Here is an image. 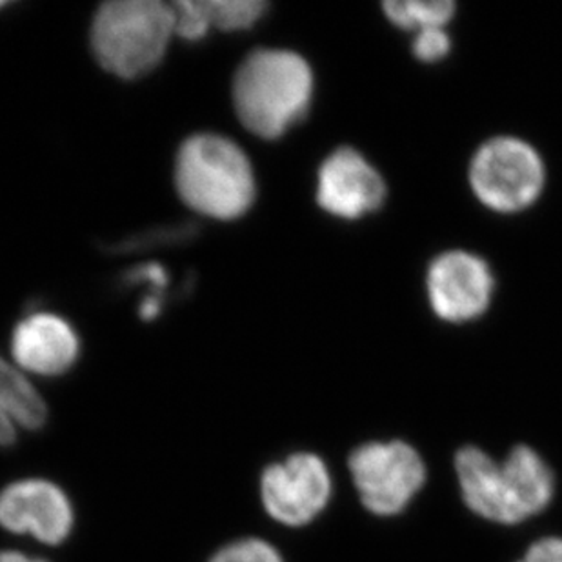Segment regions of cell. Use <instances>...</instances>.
Segmentation results:
<instances>
[{"instance_id": "5bb4252c", "label": "cell", "mask_w": 562, "mask_h": 562, "mask_svg": "<svg viewBox=\"0 0 562 562\" xmlns=\"http://www.w3.org/2000/svg\"><path fill=\"white\" fill-rule=\"evenodd\" d=\"M212 27L221 32L250 30L262 19L268 4L262 0H204Z\"/></svg>"}, {"instance_id": "ac0fdd59", "label": "cell", "mask_w": 562, "mask_h": 562, "mask_svg": "<svg viewBox=\"0 0 562 562\" xmlns=\"http://www.w3.org/2000/svg\"><path fill=\"white\" fill-rule=\"evenodd\" d=\"M519 562H562V537H544L533 542Z\"/></svg>"}, {"instance_id": "ba28073f", "label": "cell", "mask_w": 562, "mask_h": 562, "mask_svg": "<svg viewBox=\"0 0 562 562\" xmlns=\"http://www.w3.org/2000/svg\"><path fill=\"white\" fill-rule=\"evenodd\" d=\"M0 526L16 536L59 547L75 526L74 504L48 479H21L0 492Z\"/></svg>"}, {"instance_id": "30bf717a", "label": "cell", "mask_w": 562, "mask_h": 562, "mask_svg": "<svg viewBox=\"0 0 562 562\" xmlns=\"http://www.w3.org/2000/svg\"><path fill=\"white\" fill-rule=\"evenodd\" d=\"M386 199V182L357 149H335L317 177V202L339 218H361L375 212Z\"/></svg>"}, {"instance_id": "7c38bea8", "label": "cell", "mask_w": 562, "mask_h": 562, "mask_svg": "<svg viewBox=\"0 0 562 562\" xmlns=\"http://www.w3.org/2000/svg\"><path fill=\"white\" fill-rule=\"evenodd\" d=\"M48 408L26 375L0 357V446L15 442L21 431L38 430Z\"/></svg>"}, {"instance_id": "277c9868", "label": "cell", "mask_w": 562, "mask_h": 562, "mask_svg": "<svg viewBox=\"0 0 562 562\" xmlns=\"http://www.w3.org/2000/svg\"><path fill=\"white\" fill-rule=\"evenodd\" d=\"M176 15L160 0H113L102 4L91 24V48L102 68L123 79L154 71L165 57Z\"/></svg>"}, {"instance_id": "3957f363", "label": "cell", "mask_w": 562, "mask_h": 562, "mask_svg": "<svg viewBox=\"0 0 562 562\" xmlns=\"http://www.w3.org/2000/svg\"><path fill=\"white\" fill-rule=\"evenodd\" d=\"M176 184L193 212L218 221L243 217L255 201L250 160L234 140L215 133H199L182 144Z\"/></svg>"}, {"instance_id": "6da1fadb", "label": "cell", "mask_w": 562, "mask_h": 562, "mask_svg": "<svg viewBox=\"0 0 562 562\" xmlns=\"http://www.w3.org/2000/svg\"><path fill=\"white\" fill-rule=\"evenodd\" d=\"M453 464L462 501L490 522H525L544 512L555 494L552 468L530 446H515L504 461H495L475 446H464Z\"/></svg>"}, {"instance_id": "d6986e66", "label": "cell", "mask_w": 562, "mask_h": 562, "mask_svg": "<svg viewBox=\"0 0 562 562\" xmlns=\"http://www.w3.org/2000/svg\"><path fill=\"white\" fill-rule=\"evenodd\" d=\"M0 562H48L44 559L30 558L26 553L15 552V550H4L0 552Z\"/></svg>"}, {"instance_id": "8fae6325", "label": "cell", "mask_w": 562, "mask_h": 562, "mask_svg": "<svg viewBox=\"0 0 562 562\" xmlns=\"http://www.w3.org/2000/svg\"><path fill=\"white\" fill-rule=\"evenodd\" d=\"M79 337L59 315L35 313L16 324L11 353L24 372L57 376L68 372L79 359Z\"/></svg>"}, {"instance_id": "5b68a950", "label": "cell", "mask_w": 562, "mask_h": 562, "mask_svg": "<svg viewBox=\"0 0 562 562\" xmlns=\"http://www.w3.org/2000/svg\"><path fill=\"white\" fill-rule=\"evenodd\" d=\"M348 468L362 506L379 517L403 514L426 483L423 457L404 440L359 446Z\"/></svg>"}, {"instance_id": "9a60e30c", "label": "cell", "mask_w": 562, "mask_h": 562, "mask_svg": "<svg viewBox=\"0 0 562 562\" xmlns=\"http://www.w3.org/2000/svg\"><path fill=\"white\" fill-rule=\"evenodd\" d=\"M207 562H284V559L270 542L248 537L229 542Z\"/></svg>"}, {"instance_id": "4fadbf2b", "label": "cell", "mask_w": 562, "mask_h": 562, "mask_svg": "<svg viewBox=\"0 0 562 562\" xmlns=\"http://www.w3.org/2000/svg\"><path fill=\"white\" fill-rule=\"evenodd\" d=\"M382 8L395 26L415 32L445 27L456 13L451 0H387Z\"/></svg>"}, {"instance_id": "8992f818", "label": "cell", "mask_w": 562, "mask_h": 562, "mask_svg": "<svg viewBox=\"0 0 562 562\" xmlns=\"http://www.w3.org/2000/svg\"><path fill=\"white\" fill-rule=\"evenodd\" d=\"M547 171L541 155L515 137H495L484 143L470 165V187L484 206L515 213L541 195Z\"/></svg>"}, {"instance_id": "2e32d148", "label": "cell", "mask_w": 562, "mask_h": 562, "mask_svg": "<svg viewBox=\"0 0 562 562\" xmlns=\"http://www.w3.org/2000/svg\"><path fill=\"white\" fill-rule=\"evenodd\" d=\"M173 8L176 15V33L187 41H199L206 37L212 30L204 0H179Z\"/></svg>"}, {"instance_id": "e0dca14e", "label": "cell", "mask_w": 562, "mask_h": 562, "mask_svg": "<svg viewBox=\"0 0 562 562\" xmlns=\"http://www.w3.org/2000/svg\"><path fill=\"white\" fill-rule=\"evenodd\" d=\"M451 38L445 27H430L415 33L414 54L425 63H436L450 54Z\"/></svg>"}, {"instance_id": "52a82bcc", "label": "cell", "mask_w": 562, "mask_h": 562, "mask_svg": "<svg viewBox=\"0 0 562 562\" xmlns=\"http://www.w3.org/2000/svg\"><path fill=\"white\" fill-rule=\"evenodd\" d=\"M334 479L321 457L299 451L273 462L260 477V501L266 514L284 526H306L328 508Z\"/></svg>"}, {"instance_id": "9c48e42d", "label": "cell", "mask_w": 562, "mask_h": 562, "mask_svg": "<svg viewBox=\"0 0 562 562\" xmlns=\"http://www.w3.org/2000/svg\"><path fill=\"white\" fill-rule=\"evenodd\" d=\"M494 288V273L486 260L470 251H445L426 273L431 308L450 323L481 317L492 303Z\"/></svg>"}, {"instance_id": "7a4b0ae2", "label": "cell", "mask_w": 562, "mask_h": 562, "mask_svg": "<svg viewBox=\"0 0 562 562\" xmlns=\"http://www.w3.org/2000/svg\"><path fill=\"white\" fill-rule=\"evenodd\" d=\"M313 74L301 55L288 49H257L234 79L235 112L257 137L279 138L308 112Z\"/></svg>"}]
</instances>
